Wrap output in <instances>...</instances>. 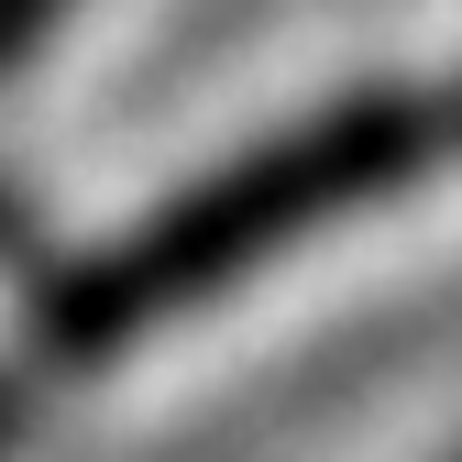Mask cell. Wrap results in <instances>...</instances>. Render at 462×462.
Returning <instances> with one entry per match:
<instances>
[{"mask_svg":"<svg viewBox=\"0 0 462 462\" xmlns=\"http://www.w3.org/2000/svg\"><path fill=\"white\" fill-rule=\"evenodd\" d=\"M451 143H462V99H440V88H341V99L298 110L286 133L243 143L231 165H209L199 188L143 209L122 243H99L88 264L55 275L44 286V353L55 364L133 353L143 330L188 319L199 298L286 264L309 231L353 220V209H374L396 188H419Z\"/></svg>","mask_w":462,"mask_h":462,"instance_id":"1","label":"cell"},{"mask_svg":"<svg viewBox=\"0 0 462 462\" xmlns=\"http://www.w3.org/2000/svg\"><path fill=\"white\" fill-rule=\"evenodd\" d=\"M67 12H78V0H0V78H12V67H23V55H33L55 23H67Z\"/></svg>","mask_w":462,"mask_h":462,"instance_id":"2","label":"cell"},{"mask_svg":"<svg viewBox=\"0 0 462 462\" xmlns=\"http://www.w3.org/2000/svg\"><path fill=\"white\" fill-rule=\"evenodd\" d=\"M12 231H23V220H12V199H0V243H12Z\"/></svg>","mask_w":462,"mask_h":462,"instance_id":"3","label":"cell"}]
</instances>
